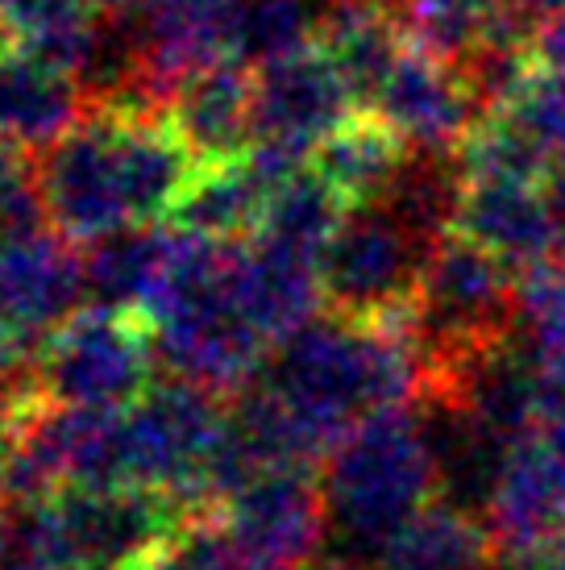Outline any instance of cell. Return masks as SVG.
Instances as JSON below:
<instances>
[{
	"instance_id": "cell-1",
	"label": "cell",
	"mask_w": 565,
	"mask_h": 570,
	"mask_svg": "<svg viewBox=\"0 0 565 570\" xmlns=\"http://www.w3.org/2000/svg\"><path fill=\"white\" fill-rule=\"evenodd\" d=\"M287 462L329 459L337 442L387 409L424 396V358L412 317H316L267 354L254 375Z\"/></svg>"
},
{
	"instance_id": "cell-2",
	"label": "cell",
	"mask_w": 565,
	"mask_h": 570,
	"mask_svg": "<svg viewBox=\"0 0 565 570\" xmlns=\"http://www.w3.org/2000/svg\"><path fill=\"white\" fill-rule=\"evenodd\" d=\"M50 229L76 246L129 225L171 222L205 163L167 112L88 105L54 146L42 150Z\"/></svg>"
},
{
	"instance_id": "cell-3",
	"label": "cell",
	"mask_w": 565,
	"mask_h": 570,
	"mask_svg": "<svg viewBox=\"0 0 565 570\" xmlns=\"http://www.w3.org/2000/svg\"><path fill=\"white\" fill-rule=\"evenodd\" d=\"M179 229V225H175ZM237 246L179 229L175 263L146 313L158 366L217 396H237L267 363V337L254 330L237 296Z\"/></svg>"
},
{
	"instance_id": "cell-4",
	"label": "cell",
	"mask_w": 565,
	"mask_h": 570,
	"mask_svg": "<svg viewBox=\"0 0 565 570\" xmlns=\"http://www.w3.org/2000/svg\"><path fill=\"white\" fill-rule=\"evenodd\" d=\"M437 500V450L420 400L361 421L329 454L325 512L358 546L387 550Z\"/></svg>"
},
{
	"instance_id": "cell-5",
	"label": "cell",
	"mask_w": 565,
	"mask_h": 570,
	"mask_svg": "<svg viewBox=\"0 0 565 570\" xmlns=\"http://www.w3.org/2000/svg\"><path fill=\"white\" fill-rule=\"evenodd\" d=\"M516 271L449 229L433 246L412 304V333L424 358V392L512 337Z\"/></svg>"
},
{
	"instance_id": "cell-6",
	"label": "cell",
	"mask_w": 565,
	"mask_h": 570,
	"mask_svg": "<svg viewBox=\"0 0 565 570\" xmlns=\"http://www.w3.org/2000/svg\"><path fill=\"white\" fill-rule=\"evenodd\" d=\"M437 242L387 200L349 208L320 258L325 304L354 321L412 317Z\"/></svg>"
},
{
	"instance_id": "cell-7",
	"label": "cell",
	"mask_w": 565,
	"mask_h": 570,
	"mask_svg": "<svg viewBox=\"0 0 565 570\" xmlns=\"http://www.w3.org/2000/svg\"><path fill=\"white\" fill-rule=\"evenodd\" d=\"M155 363L146 321L109 308H79L63 330L47 337L33 383L47 404L121 412L155 387Z\"/></svg>"
},
{
	"instance_id": "cell-8",
	"label": "cell",
	"mask_w": 565,
	"mask_h": 570,
	"mask_svg": "<svg viewBox=\"0 0 565 570\" xmlns=\"http://www.w3.org/2000/svg\"><path fill=\"white\" fill-rule=\"evenodd\" d=\"M229 421L217 392L167 380L121 409V483H196Z\"/></svg>"
},
{
	"instance_id": "cell-9",
	"label": "cell",
	"mask_w": 565,
	"mask_h": 570,
	"mask_svg": "<svg viewBox=\"0 0 565 570\" xmlns=\"http://www.w3.org/2000/svg\"><path fill=\"white\" fill-rule=\"evenodd\" d=\"M358 96L320 42L254 67V142L308 159L358 117Z\"/></svg>"
},
{
	"instance_id": "cell-10",
	"label": "cell",
	"mask_w": 565,
	"mask_h": 570,
	"mask_svg": "<svg viewBox=\"0 0 565 570\" xmlns=\"http://www.w3.org/2000/svg\"><path fill=\"white\" fill-rule=\"evenodd\" d=\"M366 112L408 150L454 155L487 109L462 67L412 42L366 100Z\"/></svg>"
},
{
	"instance_id": "cell-11",
	"label": "cell",
	"mask_w": 565,
	"mask_h": 570,
	"mask_svg": "<svg viewBox=\"0 0 565 570\" xmlns=\"http://www.w3.org/2000/svg\"><path fill=\"white\" fill-rule=\"evenodd\" d=\"M83 301L88 287L76 242L54 234L0 242V330L42 350L50 333L76 317Z\"/></svg>"
},
{
	"instance_id": "cell-12",
	"label": "cell",
	"mask_w": 565,
	"mask_h": 570,
	"mask_svg": "<svg viewBox=\"0 0 565 570\" xmlns=\"http://www.w3.org/2000/svg\"><path fill=\"white\" fill-rule=\"evenodd\" d=\"M241 0H162L138 26L141 92L167 112L171 96L212 63L234 59Z\"/></svg>"
},
{
	"instance_id": "cell-13",
	"label": "cell",
	"mask_w": 565,
	"mask_h": 570,
	"mask_svg": "<svg viewBox=\"0 0 565 570\" xmlns=\"http://www.w3.org/2000/svg\"><path fill=\"white\" fill-rule=\"evenodd\" d=\"M454 229L474 246L495 254L499 263L524 275V271L553 263V242H557V225H553V200L549 184H533V179H470L457 200Z\"/></svg>"
},
{
	"instance_id": "cell-14",
	"label": "cell",
	"mask_w": 565,
	"mask_h": 570,
	"mask_svg": "<svg viewBox=\"0 0 565 570\" xmlns=\"http://www.w3.org/2000/svg\"><path fill=\"white\" fill-rule=\"evenodd\" d=\"M565 517V462L536 433L519 438L503 459L499 483L490 495L487 521L503 558L536 550Z\"/></svg>"
},
{
	"instance_id": "cell-15",
	"label": "cell",
	"mask_w": 565,
	"mask_h": 570,
	"mask_svg": "<svg viewBox=\"0 0 565 570\" xmlns=\"http://www.w3.org/2000/svg\"><path fill=\"white\" fill-rule=\"evenodd\" d=\"M167 117L205 167L237 163L254 146V67L225 59L196 71L171 96Z\"/></svg>"
},
{
	"instance_id": "cell-16",
	"label": "cell",
	"mask_w": 565,
	"mask_h": 570,
	"mask_svg": "<svg viewBox=\"0 0 565 570\" xmlns=\"http://www.w3.org/2000/svg\"><path fill=\"white\" fill-rule=\"evenodd\" d=\"M237 296L250 325L275 350L320 317V263L250 234L237 246Z\"/></svg>"
},
{
	"instance_id": "cell-17",
	"label": "cell",
	"mask_w": 565,
	"mask_h": 570,
	"mask_svg": "<svg viewBox=\"0 0 565 570\" xmlns=\"http://www.w3.org/2000/svg\"><path fill=\"white\" fill-rule=\"evenodd\" d=\"M88 112V96L67 71L33 50H0V142L47 150Z\"/></svg>"
},
{
	"instance_id": "cell-18",
	"label": "cell",
	"mask_w": 565,
	"mask_h": 570,
	"mask_svg": "<svg viewBox=\"0 0 565 570\" xmlns=\"http://www.w3.org/2000/svg\"><path fill=\"white\" fill-rule=\"evenodd\" d=\"M179 246V229L162 225H129L109 238L92 242L83 250V287L92 308L126 313V317H146L150 304L167 284Z\"/></svg>"
},
{
	"instance_id": "cell-19",
	"label": "cell",
	"mask_w": 565,
	"mask_h": 570,
	"mask_svg": "<svg viewBox=\"0 0 565 570\" xmlns=\"http://www.w3.org/2000/svg\"><path fill=\"white\" fill-rule=\"evenodd\" d=\"M399 13L416 47L457 67L487 47L524 42L541 26L519 0H399Z\"/></svg>"
},
{
	"instance_id": "cell-20",
	"label": "cell",
	"mask_w": 565,
	"mask_h": 570,
	"mask_svg": "<svg viewBox=\"0 0 565 570\" xmlns=\"http://www.w3.org/2000/svg\"><path fill=\"white\" fill-rule=\"evenodd\" d=\"M320 47L341 67L358 105H366L378 83L387 80V71L399 63V55L412 47V33L391 0H341L333 4Z\"/></svg>"
},
{
	"instance_id": "cell-21",
	"label": "cell",
	"mask_w": 565,
	"mask_h": 570,
	"mask_svg": "<svg viewBox=\"0 0 565 570\" xmlns=\"http://www.w3.org/2000/svg\"><path fill=\"white\" fill-rule=\"evenodd\" d=\"M320 508L304 466H279L237 491V521L254 550L270 558H296L313 550L320 533Z\"/></svg>"
},
{
	"instance_id": "cell-22",
	"label": "cell",
	"mask_w": 565,
	"mask_h": 570,
	"mask_svg": "<svg viewBox=\"0 0 565 570\" xmlns=\"http://www.w3.org/2000/svg\"><path fill=\"white\" fill-rule=\"evenodd\" d=\"M378 570H507L483 517L437 500L383 550Z\"/></svg>"
},
{
	"instance_id": "cell-23",
	"label": "cell",
	"mask_w": 565,
	"mask_h": 570,
	"mask_svg": "<svg viewBox=\"0 0 565 570\" xmlns=\"http://www.w3.org/2000/svg\"><path fill=\"white\" fill-rule=\"evenodd\" d=\"M408 155V146L366 112V117H354L349 126L337 129L329 142L316 150L313 167L341 191V200L349 208H358L375 205L395 188Z\"/></svg>"
},
{
	"instance_id": "cell-24",
	"label": "cell",
	"mask_w": 565,
	"mask_h": 570,
	"mask_svg": "<svg viewBox=\"0 0 565 570\" xmlns=\"http://www.w3.org/2000/svg\"><path fill=\"white\" fill-rule=\"evenodd\" d=\"M275 191L254 175L246 159L225 163V167H205L200 179L191 184L184 205L175 208L171 225L217 242H246L262 225L267 200Z\"/></svg>"
},
{
	"instance_id": "cell-25",
	"label": "cell",
	"mask_w": 565,
	"mask_h": 570,
	"mask_svg": "<svg viewBox=\"0 0 565 570\" xmlns=\"http://www.w3.org/2000/svg\"><path fill=\"white\" fill-rule=\"evenodd\" d=\"M349 205L341 200V191L333 188L325 175L316 171L313 163L299 175H291L275 196L267 200L262 225L254 229L258 238L287 246V250L304 254V258H325L337 225L346 222Z\"/></svg>"
},
{
	"instance_id": "cell-26",
	"label": "cell",
	"mask_w": 565,
	"mask_h": 570,
	"mask_svg": "<svg viewBox=\"0 0 565 570\" xmlns=\"http://www.w3.org/2000/svg\"><path fill=\"white\" fill-rule=\"evenodd\" d=\"M329 13L333 0H241L234 59L246 67H267L304 47H316Z\"/></svg>"
},
{
	"instance_id": "cell-27",
	"label": "cell",
	"mask_w": 565,
	"mask_h": 570,
	"mask_svg": "<svg viewBox=\"0 0 565 570\" xmlns=\"http://www.w3.org/2000/svg\"><path fill=\"white\" fill-rule=\"evenodd\" d=\"M512 342L545 380H565V271L557 263L516 275Z\"/></svg>"
},
{
	"instance_id": "cell-28",
	"label": "cell",
	"mask_w": 565,
	"mask_h": 570,
	"mask_svg": "<svg viewBox=\"0 0 565 570\" xmlns=\"http://www.w3.org/2000/svg\"><path fill=\"white\" fill-rule=\"evenodd\" d=\"M50 229L47 184L30 150L0 142V242L33 238Z\"/></svg>"
},
{
	"instance_id": "cell-29",
	"label": "cell",
	"mask_w": 565,
	"mask_h": 570,
	"mask_svg": "<svg viewBox=\"0 0 565 570\" xmlns=\"http://www.w3.org/2000/svg\"><path fill=\"white\" fill-rule=\"evenodd\" d=\"M96 9H105V4L100 0H0V21L9 26V33L26 42V38L59 26L67 17L96 13Z\"/></svg>"
},
{
	"instance_id": "cell-30",
	"label": "cell",
	"mask_w": 565,
	"mask_h": 570,
	"mask_svg": "<svg viewBox=\"0 0 565 570\" xmlns=\"http://www.w3.org/2000/svg\"><path fill=\"white\" fill-rule=\"evenodd\" d=\"M38 404H42V396L33 387H0V471H9L21 429Z\"/></svg>"
},
{
	"instance_id": "cell-31",
	"label": "cell",
	"mask_w": 565,
	"mask_h": 570,
	"mask_svg": "<svg viewBox=\"0 0 565 570\" xmlns=\"http://www.w3.org/2000/svg\"><path fill=\"white\" fill-rule=\"evenodd\" d=\"M533 433L565 462V380H545V400Z\"/></svg>"
},
{
	"instance_id": "cell-32",
	"label": "cell",
	"mask_w": 565,
	"mask_h": 570,
	"mask_svg": "<svg viewBox=\"0 0 565 570\" xmlns=\"http://www.w3.org/2000/svg\"><path fill=\"white\" fill-rule=\"evenodd\" d=\"M503 562H507V570H565V517L536 550L519 558H503Z\"/></svg>"
},
{
	"instance_id": "cell-33",
	"label": "cell",
	"mask_w": 565,
	"mask_h": 570,
	"mask_svg": "<svg viewBox=\"0 0 565 570\" xmlns=\"http://www.w3.org/2000/svg\"><path fill=\"white\" fill-rule=\"evenodd\" d=\"M549 200H553V225H557V242H553V263L565 271V171L549 179Z\"/></svg>"
},
{
	"instance_id": "cell-34",
	"label": "cell",
	"mask_w": 565,
	"mask_h": 570,
	"mask_svg": "<svg viewBox=\"0 0 565 570\" xmlns=\"http://www.w3.org/2000/svg\"><path fill=\"white\" fill-rule=\"evenodd\" d=\"M105 4V13H117V17H129V21H141L146 13H155L162 0H100Z\"/></svg>"
},
{
	"instance_id": "cell-35",
	"label": "cell",
	"mask_w": 565,
	"mask_h": 570,
	"mask_svg": "<svg viewBox=\"0 0 565 570\" xmlns=\"http://www.w3.org/2000/svg\"><path fill=\"white\" fill-rule=\"evenodd\" d=\"M536 21H549V17H565V0H519Z\"/></svg>"
},
{
	"instance_id": "cell-36",
	"label": "cell",
	"mask_w": 565,
	"mask_h": 570,
	"mask_svg": "<svg viewBox=\"0 0 565 570\" xmlns=\"http://www.w3.org/2000/svg\"><path fill=\"white\" fill-rule=\"evenodd\" d=\"M0 50H9V26L0 21Z\"/></svg>"
}]
</instances>
